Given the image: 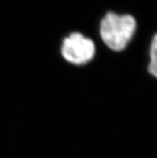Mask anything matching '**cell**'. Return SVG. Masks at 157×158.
<instances>
[{
    "mask_svg": "<svg viewBox=\"0 0 157 158\" xmlns=\"http://www.w3.org/2000/svg\"><path fill=\"white\" fill-rule=\"evenodd\" d=\"M136 26V20L131 15L108 12L100 22V37L110 49L120 52L131 41Z\"/></svg>",
    "mask_w": 157,
    "mask_h": 158,
    "instance_id": "1",
    "label": "cell"
},
{
    "mask_svg": "<svg viewBox=\"0 0 157 158\" xmlns=\"http://www.w3.org/2000/svg\"><path fill=\"white\" fill-rule=\"evenodd\" d=\"M62 56L67 61L76 65L85 64L93 59L96 46L91 39L79 32L66 37L61 47Z\"/></svg>",
    "mask_w": 157,
    "mask_h": 158,
    "instance_id": "2",
    "label": "cell"
},
{
    "mask_svg": "<svg viewBox=\"0 0 157 158\" xmlns=\"http://www.w3.org/2000/svg\"><path fill=\"white\" fill-rule=\"evenodd\" d=\"M147 70L150 74L157 78V33L151 41L149 50V64Z\"/></svg>",
    "mask_w": 157,
    "mask_h": 158,
    "instance_id": "3",
    "label": "cell"
}]
</instances>
